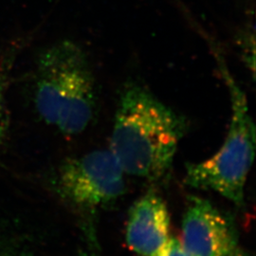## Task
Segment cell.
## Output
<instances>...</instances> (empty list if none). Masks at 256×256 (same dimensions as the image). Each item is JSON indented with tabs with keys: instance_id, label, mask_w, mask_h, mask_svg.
<instances>
[{
	"instance_id": "6da1fadb",
	"label": "cell",
	"mask_w": 256,
	"mask_h": 256,
	"mask_svg": "<svg viewBox=\"0 0 256 256\" xmlns=\"http://www.w3.org/2000/svg\"><path fill=\"white\" fill-rule=\"evenodd\" d=\"M186 128L182 115L129 82L120 92L110 152L126 174L156 180L171 167Z\"/></svg>"
},
{
	"instance_id": "7a4b0ae2",
	"label": "cell",
	"mask_w": 256,
	"mask_h": 256,
	"mask_svg": "<svg viewBox=\"0 0 256 256\" xmlns=\"http://www.w3.org/2000/svg\"><path fill=\"white\" fill-rule=\"evenodd\" d=\"M32 98L38 115L64 135H79L88 128L97 110L96 81L77 43L64 39L40 52Z\"/></svg>"
},
{
	"instance_id": "3957f363",
	"label": "cell",
	"mask_w": 256,
	"mask_h": 256,
	"mask_svg": "<svg viewBox=\"0 0 256 256\" xmlns=\"http://www.w3.org/2000/svg\"><path fill=\"white\" fill-rule=\"evenodd\" d=\"M222 72L232 104L227 136L216 154L187 166L185 182L196 189L218 192L240 206L244 203L248 174L256 154V126L244 92L226 68Z\"/></svg>"
},
{
	"instance_id": "277c9868",
	"label": "cell",
	"mask_w": 256,
	"mask_h": 256,
	"mask_svg": "<svg viewBox=\"0 0 256 256\" xmlns=\"http://www.w3.org/2000/svg\"><path fill=\"white\" fill-rule=\"evenodd\" d=\"M124 174L110 149L95 150L66 160L59 169L56 186L66 202L92 212L122 194Z\"/></svg>"
},
{
	"instance_id": "5b68a950",
	"label": "cell",
	"mask_w": 256,
	"mask_h": 256,
	"mask_svg": "<svg viewBox=\"0 0 256 256\" xmlns=\"http://www.w3.org/2000/svg\"><path fill=\"white\" fill-rule=\"evenodd\" d=\"M180 242L189 256H248L232 221L198 196L191 198L184 212Z\"/></svg>"
},
{
	"instance_id": "8992f818",
	"label": "cell",
	"mask_w": 256,
	"mask_h": 256,
	"mask_svg": "<svg viewBox=\"0 0 256 256\" xmlns=\"http://www.w3.org/2000/svg\"><path fill=\"white\" fill-rule=\"evenodd\" d=\"M170 238L166 203L155 192H147L129 212L126 230L128 248L138 256H153Z\"/></svg>"
},
{
	"instance_id": "52a82bcc",
	"label": "cell",
	"mask_w": 256,
	"mask_h": 256,
	"mask_svg": "<svg viewBox=\"0 0 256 256\" xmlns=\"http://www.w3.org/2000/svg\"><path fill=\"white\" fill-rule=\"evenodd\" d=\"M22 48V41L18 40L0 52V146L6 138L9 128V116L6 106V92L9 88L12 68Z\"/></svg>"
},
{
	"instance_id": "ba28073f",
	"label": "cell",
	"mask_w": 256,
	"mask_h": 256,
	"mask_svg": "<svg viewBox=\"0 0 256 256\" xmlns=\"http://www.w3.org/2000/svg\"><path fill=\"white\" fill-rule=\"evenodd\" d=\"M0 256H32V254L21 238L0 227Z\"/></svg>"
},
{
	"instance_id": "9c48e42d",
	"label": "cell",
	"mask_w": 256,
	"mask_h": 256,
	"mask_svg": "<svg viewBox=\"0 0 256 256\" xmlns=\"http://www.w3.org/2000/svg\"><path fill=\"white\" fill-rule=\"evenodd\" d=\"M153 256H189L180 239L176 238H169L164 247L162 248Z\"/></svg>"
}]
</instances>
